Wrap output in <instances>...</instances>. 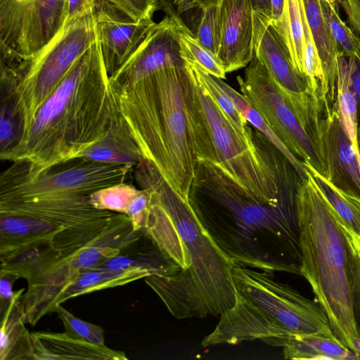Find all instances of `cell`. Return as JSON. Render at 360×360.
Wrapping results in <instances>:
<instances>
[{
    "label": "cell",
    "instance_id": "50",
    "mask_svg": "<svg viewBox=\"0 0 360 360\" xmlns=\"http://www.w3.org/2000/svg\"><path fill=\"white\" fill-rule=\"evenodd\" d=\"M159 1H160V7H161L162 5L163 4L164 0H159Z\"/></svg>",
    "mask_w": 360,
    "mask_h": 360
},
{
    "label": "cell",
    "instance_id": "5",
    "mask_svg": "<svg viewBox=\"0 0 360 360\" xmlns=\"http://www.w3.org/2000/svg\"><path fill=\"white\" fill-rule=\"evenodd\" d=\"M297 211L300 275L310 284L335 337L354 352L353 341L360 337L354 314L360 296V249L307 169L298 188Z\"/></svg>",
    "mask_w": 360,
    "mask_h": 360
},
{
    "label": "cell",
    "instance_id": "16",
    "mask_svg": "<svg viewBox=\"0 0 360 360\" xmlns=\"http://www.w3.org/2000/svg\"><path fill=\"white\" fill-rule=\"evenodd\" d=\"M320 146L327 179L342 191L360 198V154L345 132L336 108L322 110Z\"/></svg>",
    "mask_w": 360,
    "mask_h": 360
},
{
    "label": "cell",
    "instance_id": "45",
    "mask_svg": "<svg viewBox=\"0 0 360 360\" xmlns=\"http://www.w3.org/2000/svg\"><path fill=\"white\" fill-rule=\"evenodd\" d=\"M172 6L177 15L188 11V0H172Z\"/></svg>",
    "mask_w": 360,
    "mask_h": 360
},
{
    "label": "cell",
    "instance_id": "22",
    "mask_svg": "<svg viewBox=\"0 0 360 360\" xmlns=\"http://www.w3.org/2000/svg\"><path fill=\"white\" fill-rule=\"evenodd\" d=\"M15 84L13 70L1 63L0 157L10 161L24 136L16 105Z\"/></svg>",
    "mask_w": 360,
    "mask_h": 360
},
{
    "label": "cell",
    "instance_id": "1",
    "mask_svg": "<svg viewBox=\"0 0 360 360\" xmlns=\"http://www.w3.org/2000/svg\"><path fill=\"white\" fill-rule=\"evenodd\" d=\"M134 167L138 185L150 194L142 232L179 266L173 276H147L146 283L178 319L221 316L235 302L233 263L150 162L141 158Z\"/></svg>",
    "mask_w": 360,
    "mask_h": 360
},
{
    "label": "cell",
    "instance_id": "7",
    "mask_svg": "<svg viewBox=\"0 0 360 360\" xmlns=\"http://www.w3.org/2000/svg\"><path fill=\"white\" fill-rule=\"evenodd\" d=\"M188 72L186 110L196 160L219 167L264 200H295L302 179L288 160L261 133L257 140L242 133Z\"/></svg>",
    "mask_w": 360,
    "mask_h": 360
},
{
    "label": "cell",
    "instance_id": "40",
    "mask_svg": "<svg viewBox=\"0 0 360 360\" xmlns=\"http://www.w3.org/2000/svg\"><path fill=\"white\" fill-rule=\"evenodd\" d=\"M98 0H66L65 22L68 26L77 18L94 11Z\"/></svg>",
    "mask_w": 360,
    "mask_h": 360
},
{
    "label": "cell",
    "instance_id": "26",
    "mask_svg": "<svg viewBox=\"0 0 360 360\" xmlns=\"http://www.w3.org/2000/svg\"><path fill=\"white\" fill-rule=\"evenodd\" d=\"M304 165L360 249V198L338 188L311 166Z\"/></svg>",
    "mask_w": 360,
    "mask_h": 360
},
{
    "label": "cell",
    "instance_id": "31",
    "mask_svg": "<svg viewBox=\"0 0 360 360\" xmlns=\"http://www.w3.org/2000/svg\"><path fill=\"white\" fill-rule=\"evenodd\" d=\"M178 31L181 53L184 60L195 62L213 77L225 79L226 72L218 59L199 42L179 16Z\"/></svg>",
    "mask_w": 360,
    "mask_h": 360
},
{
    "label": "cell",
    "instance_id": "21",
    "mask_svg": "<svg viewBox=\"0 0 360 360\" xmlns=\"http://www.w3.org/2000/svg\"><path fill=\"white\" fill-rule=\"evenodd\" d=\"M79 157L96 162L134 167L141 158L139 148L121 114L105 135L84 150Z\"/></svg>",
    "mask_w": 360,
    "mask_h": 360
},
{
    "label": "cell",
    "instance_id": "25",
    "mask_svg": "<svg viewBox=\"0 0 360 360\" xmlns=\"http://www.w3.org/2000/svg\"><path fill=\"white\" fill-rule=\"evenodd\" d=\"M122 252L93 268L115 271L141 268L150 271L153 275L160 276H173L179 270V266L152 240L146 248L136 252L122 254Z\"/></svg>",
    "mask_w": 360,
    "mask_h": 360
},
{
    "label": "cell",
    "instance_id": "11",
    "mask_svg": "<svg viewBox=\"0 0 360 360\" xmlns=\"http://www.w3.org/2000/svg\"><path fill=\"white\" fill-rule=\"evenodd\" d=\"M244 76L237 77L241 94L295 156L327 178L326 165L318 146L289 98L255 54Z\"/></svg>",
    "mask_w": 360,
    "mask_h": 360
},
{
    "label": "cell",
    "instance_id": "46",
    "mask_svg": "<svg viewBox=\"0 0 360 360\" xmlns=\"http://www.w3.org/2000/svg\"><path fill=\"white\" fill-rule=\"evenodd\" d=\"M357 330L360 336V296L354 309Z\"/></svg>",
    "mask_w": 360,
    "mask_h": 360
},
{
    "label": "cell",
    "instance_id": "34",
    "mask_svg": "<svg viewBox=\"0 0 360 360\" xmlns=\"http://www.w3.org/2000/svg\"><path fill=\"white\" fill-rule=\"evenodd\" d=\"M200 10L201 14L195 32L193 34L199 42L218 59L221 36L220 4Z\"/></svg>",
    "mask_w": 360,
    "mask_h": 360
},
{
    "label": "cell",
    "instance_id": "2",
    "mask_svg": "<svg viewBox=\"0 0 360 360\" xmlns=\"http://www.w3.org/2000/svg\"><path fill=\"white\" fill-rule=\"evenodd\" d=\"M188 202L207 233L233 264L300 275L297 198L264 200L219 167L197 161Z\"/></svg>",
    "mask_w": 360,
    "mask_h": 360
},
{
    "label": "cell",
    "instance_id": "4",
    "mask_svg": "<svg viewBox=\"0 0 360 360\" xmlns=\"http://www.w3.org/2000/svg\"><path fill=\"white\" fill-rule=\"evenodd\" d=\"M120 115L97 39L39 107L11 161L36 173L79 157Z\"/></svg>",
    "mask_w": 360,
    "mask_h": 360
},
{
    "label": "cell",
    "instance_id": "37",
    "mask_svg": "<svg viewBox=\"0 0 360 360\" xmlns=\"http://www.w3.org/2000/svg\"><path fill=\"white\" fill-rule=\"evenodd\" d=\"M150 207V194L145 189H140L128 206L126 214L130 219L133 231L143 230Z\"/></svg>",
    "mask_w": 360,
    "mask_h": 360
},
{
    "label": "cell",
    "instance_id": "8",
    "mask_svg": "<svg viewBox=\"0 0 360 360\" xmlns=\"http://www.w3.org/2000/svg\"><path fill=\"white\" fill-rule=\"evenodd\" d=\"M233 281L235 302L202 340L203 347L255 340L283 347L293 335L336 338L321 304L276 281L274 273L234 264Z\"/></svg>",
    "mask_w": 360,
    "mask_h": 360
},
{
    "label": "cell",
    "instance_id": "36",
    "mask_svg": "<svg viewBox=\"0 0 360 360\" xmlns=\"http://www.w3.org/2000/svg\"><path fill=\"white\" fill-rule=\"evenodd\" d=\"M135 20L152 19L160 8L159 0H106Z\"/></svg>",
    "mask_w": 360,
    "mask_h": 360
},
{
    "label": "cell",
    "instance_id": "12",
    "mask_svg": "<svg viewBox=\"0 0 360 360\" xmlns=\"http://www.w3.org/2000/svg\"><path fill=\"white\" fill-rule=\"evenodd\" d=\"M65 9L66 0H0L1 62L36 55L60 30Z\"/></svg>",
    "mask_w": 360,
    "mask_h": 360
},
{
    "label": "cell",
    "instance_id": "42",
    "mask_svg": "<svg viewBox=\"0 0 360 360\" xmlns=\"http://www.w3.org/2000/svg\"><path fill=\"white\" fill-rule=\"evenodd\" d=\"M284 0H271V19L274 26L281 21Z\"/></svg>",
    "mask_w": 360,
    "mask_h": 360
},
{
    "label": "cell",
    "instance_id": "13",
    "mask_svg": "<svg viewBox=\"0 0 360 360\" xmlns=\"http://www.w3.org/2000/svg\"><path fill=\"white\" fill-rule=\"evenodd\" d=\"M179 16L167 15L152 27L132 55L110 76L112 85L134 84L159 70L185 66L179 40Z\"/></svg>",
    "mask_w": 360,
    "mask_h": 360
},
{
    "label": "cell",
    "instance_id": "39",
    "mask_svg": "<svg viewBox=\"0 0 360 360\" xmlns=\"http://www.w3.org/2000/svg\"><path fill=\"white\" fill-rule=\"evenodd\" d=\"M347 58L349 88L356 101L359 129L360 127V53Z\"/></svg>",
    "mask_w": 360,
    "mask_h": 360
},
{
    "label": "cell",
    "instance_id": "47",
    "mask_svg": "<svg viewBox=\"0 0 360 360\" xmlns=\"http://www.w3.org/2000/svg\"><path fill=\"white\" fill-rule=\"evenodd\" d=\"M354 352L358 355L360 359V337L356 338L353 341Z\"/></svg>",
    "mask_w": 360,
    "mask_h": 360
},
{
    "label": "cell",
    "instance_id": "17",
    "mask_svg": "<svg viewBox=\"0 0 360 360\" xmlns=\"http://www.w3.org/2000/svg\"><path fill=\"white\" fill-rule=\"evenodd\" d=\"M218 60L226 73L247 66L254 56L252 0H222Z\"/></svg>",
    "mask_w": 360,
    "mask_h": 360
},
{
    "label": "cell",
    "instance_id": "27",
    "mask_svg": "<svg viewBox=\"0 0 360 360\" xmlns=\"http://www.w3.org/2000/svg\"><path fill=\"white\" fill-rule=\"evenodd\" d=\"M217 81L231 97L238 111L258 132L261 133L274 147H276L291 163L300 178H307V169L303 162L295 156L283 143L274 132L260 113L242 94L233 89L223 79L217 78Z\"/></svg>",
    "mask_w": 360,
    "mask_h": 360
},
{
    "label": "cell",
    "instance_id": "10",
    "mask_svg": "<svg viewBox=\"0 0 360 360\" xmlns=\"http://www.w3.org/2000/svg\"><path fill=\"white\" fill-rule=\"evenodd\" d=\"M133 167L77 157L34 173L27 169L25 161H15L1 174L0 198L49 194L89 195L124 183Z\"/></svg>",
    "mask_w": 360,
    "mask_h": 360
},
{
    "label": "cell",
    "instance_id": "32",
    "mask_svg": "<svg viewBox=\"0 0 360 360\" xmlns=\"http://www.w3.org/2000/svg\"><path fill=\"white\" fill-rule=\"evenodd\" d=\"M139 191L132 184L124 182L92 193L89 195V202L98 210L126 214L128 206Z\"/></svg>",
    "mask_w": 360,
    "mask_h": 360
},
{
    "label": "cell",
    "instance_id": "38",
    "mask_svg": "<svg viewBox=\"0 0 360 360\" xmlns=\"http://www.w3.org/2000/svg\"><path fill=\"white\" fill-rule=\"evenodd\" d=\"M20 278L18 275L1 271L0 272V315L1 316L10 304L18 299L20 298L25 289L22 288L13 291V285L14 282Z\"/></svg>",
    "mask_w": 360,
    "mask_h": 360
},
{
    "label": "cell",
    "instance_id": "24",
    "mask_svg": "<svg viewBox=\"0 0 360 360\" xmlns=\"http://www.w3.org/2000/svg\"><path fill=\"white\" fill-rule=\"evenodd\" d=\"M305 18L304 0H284L281 21L274 25L287 48L294 69L304 78Z\"/></svg>",
    "mask_w": 360,
    "mask_h": 360
},
{
    "label": "cell",
    "instance_id": "3",
    "mask_svg": "<svg viewBox=\"0 0 360 360\" xmlns=\"http://www.w3.org/2000/svg\"><path fill=\"white\" fill-rule=\"evenodd\" d=\"M125 214L94 207L89 195L0 198L1 271L27 280L84 247L125 249L138 240Z\"/></svg>",
    "mask_w": 360,
    "mask_h": 360
},
{
    "label": "cell",
    "instance_id": "6",
    "mask_svg": "<svg viewBox=\"0 0 360 360\" xmlns=\"http://www.w3.org/2000/svg\"><path fill=\"white\" fill-rule=\"evenodd\" d=\"M189 79L186 66L172 67L134 84H111L141 158L186 200L197 163L186 110Z\"/></svg>",
    "mask_w": 360,
    "mask_h": 360
},
{
    "label": "cell",
    "instance_id": "14",
    "mask_svg": "<svg viewBox=\"0 0 360 360\" xmlns=\"http://www.w3.org/2000/svg\"><path fill=\"white\" fill-rule=\"evenodd\" d=\"M252 18L255 56L295 107L308 105L316 98L312 95L306 79L294 69L287 48L271 17L253 11Z\"/></svg>",
    "mask_w": 360,
    "mask_h": 360
},
{
    "label": "cell",
    "instance_id": "41",
    "mask_svg": "<svg viewBox=\"0 0 360 360\" xmlns=\"http://www.w3.org/2000/svg\"><path fill=\"white\" fill-rule=\"evenodd\" d=\"M347 20L360 39V0H340Z\"/></svg>",
    "mask_w": 360,
    "mask_h": 360
},
{
    "label": "cell",
    "instance_id": "18",
    "mask_svg": "<svg viewBox=\"0 0 360 360\" xmlns=\"http://www.w3.org/2000/svg\"><path fill=\"white\" fill-rule=\"evenodd\" d=\"M22 359L127 360L122 351L72 338L66 333H28Z\"/></svg>",
    "mask_w": 360,
    "mask_h": 360
},
{
    "label": "cell",
    "instance_id": "48",
    "mask_svg": "<svg viewBox=\"0 0 360 360\" xmlns=\"http://www.w3.org/2000/svg\"><path fill=\"white\" fill-rule=\"evenodd\" d=\"M358 142L360 148V127L358 129Z\"/></svg>",
    "mask_w": 360,
    "mask_h": 360
},
{
    "label": "cell",
    "instance_id": "30",
    "mask_svg": "<svg viewBox=\"0 0 360 360\" xmlns=\"http://www.w3.org/2000/svg\"><path fill=\"white\" fill-rule=\"evenodd\" d=\"M185 66L188 71L207 89L233 124L242 133L252 134V130L248 125L247 120L238 111L233 101L217 81L216 77L210 75L195 62L185 60Z\"/></svg>",
    "mask_w": 360,
    "mask_h": 360
},
{
    "label": "cell",
    "instance_id": "28",
    "mask_svg": "<svg viewBox=\"0 0 360 360\" xmlns=\"http://www.w3.org/2000/svg\"><path fill=\"white\" fill-rule=\"evenodd\" d=\"M335 108L340 121L351 140L356 152L360 154L358 142L357 105L349 88L347 58L340 53L338 57V82Z\"/></svg>",
    "mask_w": 360,
    "mask_h": 360
},
{
    "label": "cell",
    "instance_id": "20",
    "mask_svg": "<svg viewBox=\"0 0 360 360\" xmlns=\"http://www.w3.org/2000/svg\"><path fill=\"white\" fill-rule=\"evenodd\" d=\"M304 4L323 72L320 103L323 110H333L337 95L338 47L324 19L320 0H304Z\"/></svg>",
    "mask_w": 360,
    "mask_h": 360
},
{
    "label": "cell",
    "instance_id": "35",
    "mask_svg": "<svg viewBox=\"0 0 360 360\" xmlns=\"http://www.w3.org/2000/svg\"><path fill=\"white\" fill-rule=\"evenodd\" d=\"M65 333L72 338L93 344L104 345V330L99 326L82 320L65 309L62 304L57 307Z\"/></svg>",
    "mask_w": 360,
    "mask_h": 360
},
{
    "label": "cell",
    "instance_id": "19",
    "mask_svg": "<svg viewBox=\"0 0 360 360\" xmlns=\"http://www.w3.org/2000/svg\"><path fill=\"white\" fill-rule=\"evenodd\" d=\"M152 275L150 271L141 268L122 271L94 268L88 269L49 297L38 309L30 325L35 326L44 316L56 312L57 307L70 299L124 285Z\"/></svg>",
    "mask_w": 360,
    "mask_h": 360
},
{
    "label": "cell",
    "instance_id": "23",
    "mask_svg": "<svg viewBox=\"0 0 360 360\" xmlns=\"http://www.w3.org/2000/svg\"><path fill=\"white\" fill-rule=\"evenodd\" d=\"M286 359L358 360V355L338 338L317 334L293 335L285 341Z\"/></svg>",
    "mask_w": 360,
    "mask_h": 360
},
{
    "label": "cell",
    "instance_id": "29",
    "mask_svg": "<svg viewBox=\"0 0 360 360\" xmlns=\"http://www.w3.org/2000/svg\"><path fill=\"white\" fill-rule=\"evenodd\" d=\"M20 299L12 302L1 316V360L15 359L29 331L25 326V322L18 304Z\"/></svg>",
    "mask_w": 360,
    "mask_h": 360
},
{
    "label": "cell",
    "instance_id": "44",
    "mask_svg": "<svg viewBox=\"0 0 360 360\" xmlns=\"http://www.w3.org/2000/svg\"><path fill=\"white\" fill-rule=\"evenodd\" d=\"M253 11L271 17V0H252Z\"/></svg>",
    "mask_w": 360,
    "mask_h": 360
},
{
    "label": "cell",
    "instance_id": "33",
    "mask_svg": "<svg viewBox=\"0 0 360 360\" xmlns=\"http://www.w3.org/2000/svg\"><path fill=\"white\" fill-rule=\"evenodd\" d=\"M320 3L324 19L336 41L339 53L347 57L359 53L360 39L342 20L335 4L324 0H320Z\"/></svg>",
    "mask_w": 360,
    "mask_h": 360
},
{
    "label": "cell",
    "instance_id": "49",
    "mask_svg": "<svg viewBox=\"0 0 360 360\" xmlns=\"http://www.w3.org/2000/svg\"><path fill=\"white\" fill-rule=\"evenodd\" d=\"M324 1L330 2V3L333 4H335V2L336 1V0H324Z\"/></svg>",
    "mask_w": 360,
    "mask_h": 360
},
{
    "label": "cell",
    "instance_id": "9",
    "mask_svg": "<svg viewBox=\"0 0 360 360\" xmlns=\"http://www.w3.org/2000/svg\"><path fill=\"white\" fill-rule=\"evenodd\" d=\"M97 39L94 10L63 26L32 58L7 65L15 73L16 105L23 126V139L39 107Z\"/></svg>",
    "mask_w": 360,
    "mask_h": 360
},
{
    "label": "cell",
    "instance_id": "43",
    "mask_svg": "<svg viewBox=\"0 0 360 360\" xmlns=\"http://www.w3.org/2000/svg\"><path fill=\"white\" fill-rule=\"evenodd\" d=\"M222 0H188V11L193 8L202 9L207 6L219 5Z\"/></svg>",
    "mask_w": 360,
    "mask_h": 360
},
{
    "label": "cell",
    "instance_id": "15",
    "mask_svg": "<svg viewBox=\"0 0 360 360\" xmlns=\"http://www.w3.org/2000/svg\"><path fill=\"white\" fill-rule=\"evenodd\" d=\"M94 18L97 38L110 76L128 60L155 24L152 19L135 20L106 0H98Z\"/></svg>",
    "mask_w": 360,
    "mask_h": 360
}]
</instances>
